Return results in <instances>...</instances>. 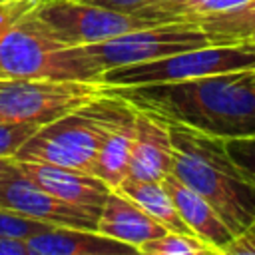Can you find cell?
Returning <instances> with one entry per match:
<instances>
[{
	"label": "cell",
	"mask_w": 255,
	"mask_h": 255,
	"mask_svg": "<svg viewBox=\"0 0 255 255\" xmlns=\"http://www.w3.org/2000/svg\"><path fill=\"white\" fill-rule=\"evenodd\" d=\"M102 90L137 110L221 139L255 135V70Z\"/></svg>",
	"instance_id": "cell-1"
},
{
	"label": "cell",
	"mask_w": 255,
	"mask_h": 255,
	"mask_svg": "<svg viewBox=\"0 0 255 255\" xmlns=\"http://www.w3.org/2000/svg\"><path fill=\"white\" fill-rule=\"evenodd\" d=\"M167 126L173 143L171 173L205 197L237 237L255 223V183L229 157L225 139L177 122Z\"/></svg>",
	"instance_id": "cell-2"
},
{
	"label": "cell",
	"mask_w": 255,
	"mask_h": 255,
	"mask_svg": "<svg viewBox=\"0 0 255 255\" xmlns=\"http://www.w3.org/2000/svg\"><path fill=\"white\" fill-rule=\"evenodd\" d=\"M129 102L104 92L78 110L40 126L12 159L44 161L90 171L108 131L128 110Z\"/></svg>",
	"instance_id": "cell-3"
},
{
	"label": "cell",
	"mask_w": 255,
	"mask_h": 255,
	"mask_svg": "<svg viewBox=\"0 0 255 255\" xmlns=\"http://www.w3.org/2000/svg\"><path fill=\"white\" fill-rule=\"evenodd\" d=\"M207 44L211 40L197 22H165L135 28L102 42L64 48L62 58L74 68L78 80L98 82L106 70L151 62Z\"/></svg>",
	"instance_id": "cell-4"
},
{
	"label": "cell",
	"mask_w": 255,
	"mask_h": 255,
	"mask_svg": "<svg viewBox=\"0 0 255 255\" xmlns=\"http://www.w3.org/2000/svg\"><path fill=\"white\" fill-rule=\"evenodd\" d=\"M44 0H0V78L78 80L62 58L68 48L36 16Z\"/></svg>",
	"instance_id": "cell-5"
},
{
	"label": "cell",
	"mask_w": 255,
	"mask_h": 255,
	"mask_svg": "<svg viewBox=\"0 0 255 255\" xmlns=\"http://www.w3.org/2000/svg\"><path fill=\"white\" fill-rule=\"evenodd\" d=\"M243 70H255V40L207 44L151 62L112 68L106 70L98 82L102 86H141L161 82H183Z\"/></svg>",
	"instance_id": "cell-6"
},
{
	"label": "cell",
	"mask_w": 255,
	"mask_h": 255,
	"mask_svg": "<svg viewBox=\"0 0 255 255\" xmlns=\"http://www.w3.org/2000/svg\"><path fill=\"white\" fill-rule=\"evenodd\" d=\"M102 94L100 82L0 78V122L44 126Z\"/></svg>",
	"instance_id": "cell-7"
},
{
	"label": "cell",
	"mask_w": 255,
	"mask_h": 255,
	"mask_svg": "<svg viewBox=\"0 0 255 255\" xmlns=\"http://www.w3.org/2000/svg\"><path fill=\"white\" fill-rule=\"evenodd\" d=\"M34 12L56 40L68 48L102 42L135 28L155 26V22L135 12H120L84 0H44Z\"/></svg>",
	"instance_id": "cell-8"
},
{
	"label": "cell",
	"mask_w": 255,
	"mask_h": 255,
	"mask_svg": "<svg viewBox=\"0 0 255 255\" xmlns=\"http://www.w3.org/2000/svg\"><path fill=\"white\" fill-rule=\"evenodd\" d=\"M0 207L48 225L98 231V215L70 205L42 189L20 171L14 159L12 165L0 175Z\"/></svg>",
	"instance_id": "cell-9"
},
{
	"label": "cell",
	"mask_w": 255,
	"mask_h": 255,
	"mask_svg": "<svg viewBox=\"0 0 255 255\" xmlns=\"http://www.w3.org/2000/svg\"><path fill=\"white\" fill-rule=\"evenodd\" d=\"M14 161L20 167V171L28 179L38 183L42 189L50 191L52 195H56L58 199L70 205H76L100 217L102 205L112 187L94 173L64 165L44 163V161H18V159Z\"/></svg>",
	"instance_id": "cell-10"
},
{
	"label": "cell",
	"mask_w": 255,
	"mask_h": 255,
	"mask_svg": "<svg viewBox=\"0 0 255 255\" xmlns=\"http://www.w3.org/2000/svg\"><path fill=\"white\" fill-rule=\"evenodd\" d=\"M171 163H173V143L167 122L153 114L137 110L135 141L129 157L128 177L161 181L165 175L171 173Z\"/></svg>",
	"instance_id": "cell-11"
},
{
	"label": "cell",
	"mask_w": 255,
	"mask_h": 255,
	"mask_svg": "<svg viewBox=\"0 0 255 255\" xmlns=\"http://www.w3.org/2000/svg\"><path fill=\"white\" fill-rule=\"evenodd\" d=\"M32 255H128L135 247L108 237L96 229L50 225L26 237Z\"/></svg>",
	"instance_id": "cell-12"
},
{
	"label": "cell",
	"mask_w": 255,
	"mask_h": 255,
	"mask_svg": "<svg viewBox=\"0 0 255 255\" xmlns=\"http://www.w3.org/2000/svg\"><path fill=\"white\" fill-rule=\"evenodd\" d=\"M98 231L137 249L143 241L159 237L167 229L120 189H110L98 217Z\"/></svg>",
	"instance_id": "cell-13"
},
{
	"label": "cell",
	"mask_w": 255,
	"mask_h": 255,
	"mask_svg": "<svg viewBox=\"0 0 255 255\" xmlns=\"http://www.w3.org/2000/svg\"><path fill=\"white\" fill-rule=\"evenodd\" d=\"M163 187L167 189L169 197L175 203V209L179 211L181 219L187 223V227L205 243H209L213 249H217L219 255H223L225 247L235 239L233 231L225 225V221L219 217V213L211 207V203L201 197L197 191L181 183L173 173L165 175L161 179Z\"/></svg>",
	"instance_id": "cell-14"
},
{
	"label": "cell",
	"mask_w": 255,
	"mask_h": 255,
	"mask_svg": "<svg viewBox=\"0 0 255 255\" xmlns=\"http://www.w3.org/2000/svg\"><path fill=\"white\" fill-rule=\"evenodd\" d=\"M135 112L137 110L129 104L128 110L118 118L90 169V173L106 181L112 189H118L129 171V157L135 141Z\"/></svg>",
	"instance_id": "cell-15"
},
{
	"label": "cell",
	"mask_w": 255,
	"mask_h": 255,
	"mask_svg": "<svg viewBox=\"0 0 255 255\" xmlns=\"http://www.w3.org/2000/svg\"><path fill=\"white\" fill-rule=\"evenodd\" d=\"M118 189L124 195H128L129 199H133L143 211H147L167 231L193 233L187 227V223L181 219L179 211L175 209L173 199L169 197V193H167V189L163 187L161 181H147V179H131V177H126L120 183Z\"/></svg>",
	"instance_id": "cell-16"
},
{
	"label": "cell",
	"mask_w": 255,
	"mask_h": 255,
	"mask_svg": "<svg viewBox=\"0 0 255 255\" xmlns=\"http://www.w3.org/2000/svg\"><path fill=\"white\" fill-rule=\"evenodd\" d=\"M211 44H231L249 40L255 34V0L219 14H209L197 20Z\"/></svg>",
	"instance_id": "cell-17"
},
{
	"label": "cell",
	"mask_w": 255,
	"mask_h": 255,
	"mask_svg": "<svg viewBox=\"0 0 255 255\" xmlns=\"http://www.w3.org/2000/svg\"><path fill=\"white\" fill-rule=\"evenodd\" d=\"M137 253L143 255H219L209 243L199 239L193 233L165 231L159 237L143 241L137 247Z\"/></svg>",
	"instance_id": "cell-18"
},
{
	"label": "cell",
	"mask_w": 255,
	"mask_h": 255,
	"mask_svg": "<svg viewBox=\"0 0 255 255\" xmlns=\"http://www.w3.org/2000/svg\"><path fill=\"white\" fill-rule=\"evenodd\" d=\"M205 0H145L141 8L135 10V14L155 22H187L191 12Z\"/></svg>",
	"instance_id": "cell-19"
},
{
	"label": "cell",
	"mask_w": 255,
	"mask_h": 255,
	"mask_svg": "<svg viewBox=\"0 0 255 255\" xmlns=\"http://www.w3.org/2000/svg\"><path fill=\"white\" fill-rule=\"evenodd\" d=\"M38 124L0 122V157H14L20 145L38 129Z\"/></svg>",
	"instance_id": "cell-20"
},
{
	"label": "cell",
	"mask_w": 255,
	"mask_h": 255,
	"mask_svg": "<svg viewBox=\"0 0 255 255\" xmlns=\"http://www.w3.org/2000/svg\"><path fill=\"white\" fill-rule=\"evenodd\" d=\"M225 149L247 179L255 183V135L225 139Z\"/></svg>",
	"instance_id": "cell-21"
},
{
	"label": "cell",
	"mask_w": 255,
	"mask_h": 255,
	"mask_svg": "<svg viewBox=\"0 0 255 255\" xmlns=\"http://www.w3.org/2000/svg\"><path fill=\"white\" fill-rule=\"evenodd\" d=\"M50 227L48 223L6 211L0 207V235H14V237H30L42 229Z\"/></svg>",
	"instance_id": "cell-22"
},
{
	"label": "cell",
	"mask_w": 255,
	"mask_h": 255,
	"mask_svg": "<svg viewBox=\"0 0 255 255\" xmlns=\"http://www.w3.org/2000/svg\"><path fill=\"white\" fill-rule=\"evenodd\" d=\"M247 2H251V0H205V2H201V4L191 12V16L187 18V22H197V20L203 18V16L227 12V10L239 8V6L247 4Z\"/></svg>",
	"instance_id": "cell-23"
},
{
	"label": "cell",
	"mask_w": 255,
	"mask_h": 255,
	"mask_svg": "<svg viewBox=\"0 0 255 255\" xmlns=\"http://www.w3.org/2000/svg\"><path fill=\"white\" fill-rule=\"evenodd\" d=\"M223 255H255V223L239 233L223 251Z\"/></svg>",
	"instance_id": "cell-24"
},
{
	"label": "cell",
	"mask_w": 255,
	"mask_h": 255,
	"mask_svg": "<svg viewBox=\"0 0 255 255\" xmlns=\"http://www.w3.org/2000/svg\"><path fill=\"white\" fill-rule=\"evenodd\" d=\"M0 255H32L26 237L0 235Z\"/></svg>",
	"instance_id": "cell-25"
},
{
	"label": "cell",
	"mask_w": 255,
	"mask_h": 255,
	"mask_svg": "<svg viewBox=\"0 0 255 255\" xmlns=\"http://www.w3.org/2000/svg\"><path fill=\"white\" fill-rule=\"evenodd\" d=\"M90 4H98L104 8H112V10H120V12H135L137 8H141V4L145 0H84Z\"/></svg>",
	"instance_id": "cell-26"
},
{
	"label": "cell",
	"mask_w": 255,
	"mask_h": 255,
	"mask_svg": "<svg viewBox=\"0 0 255 255\" xmlns=\"http://www.w3.org/2000/svg\"><path fill=\"white\" fill-rule=\"evenodd\" d=\"M12 165V157H0V175Z\"/></svg>",
	"instance_id": "cell-27"
},
{
	"label": "cell",
	"mask_w": 255,
	"mask_h": 255,
	"mask_svg": "<svg viewBox=\"0 0 255 255\" xmlns=\"http://www.w3.org/2000/svg\"><path fill=\"white\" fill-rule=\"evenodd\" d=\"M249 40H255V34H253V36H251V38H249Z\"/></svg>",
	"instance_id": "cell-28"
}]
</instances>
